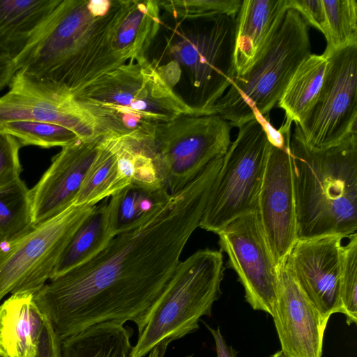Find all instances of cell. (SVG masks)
<instances>
[{
    "label": "cell",
    "instance_id": "obj_17",
    "mask_svg": "<svg viewBox=\"0 0 357 357\" xmlns=\"http://www.w3.org/2000/svg\"><path fill=\"white\" fill-rule=\"evenodd\" d=\"M31 292L11 294L0 305V354L36 357L46 317Z\"/></svg>",
    "mask_w": 357,
    "mask_h": 357
},
{
    "label": "cell",
    "instance_id": "obj_27",
    "mask_svg": "<svg viewBox=\"0 0 357 357\" xmlns=\"http://www.w3.org/2000/svg\"><path fill=\"white\" fill-rule=\"evenodd\" d=\"M326 14L324 36L326 54L357 43V2L355 0H322Z\"/></svg>",
    "mask_w": 357,
    "mask_h": 357
},
{
    "label": "cell",
    "instance_id": "obj_4",
    "mask_svg": "<svg viewBox=\"0 0 357 357\" xmlns=\"http://www.w3.org/2000/svg\"><path fill=\"white\" fill-rule=\"evenodd\" d=\"M100 132L144 136L156 125L182 116H203L180 97L144 56L127 62L74 94Z\"/></svg>",
    "mask_w": 357,
    "mask_h": 357
},
{
    "label": "cell",
    "instance_id": "obj_31",
    "mask_svg": "<svg viewBox=\"0 0 357 357\" xmlns=\"http://www.w3.org/2000/svg\"><path fill=\"white\" fill-rule=\"evenodd\" d=\"M21 146L15 137L0 132V190L20 179L22 169L19 151Z\"/></svg>",
    "mask_w": 357,
    "mask_h": 357
},
{
    "label": "cell",
    "instance_id": "obj_15",
    "mask_svg": "<svg viewBox=\"0 0 357 357\" xmlns=\"http://www.w3.org/2000/svg\"><path fill=\"white\" fill-rule=\"evenodd\" d=\"M344 238L297 239L284 265L327 321L343 313L340 298V254Z\"/></svg>",
    "mask_w": 357,
    "mask_h": 357
},
{
    "label": "cell",
    "instance_id": "obj_12",
    "mask_svg": "<svg viewBox=\"0 0 357 357\" xmlns=\"http://www.w3.org/2000/svg\"><path fill=\"white\" fill-rule=\"evenodd\" d=\"M8 91L0 97V126L18 121L61 125L79 138L100 133L93 116L66 87L16 71Z\"/></svg>",
    "mask_w": 357,
    "mask_h": 357
},
{
    "label": "cell",
    "instance_id": "obj_7",
    "mask_svg": "<svg viewBox=\"0 0 357 357\" xmlns=\"http://www.w3.org/2000/svg\"><path fill=\"white\" fill-rule=\"evenodd\" d=\"M266 119H255L238 128L222 157L199 227L217 234L234 220L257 211L272 145Z\"/></svg>",
    "mask_w": 357,
    "mask_h": 357
},
{
    "label": "cell",
    "instance_id": "obj_13",
    "mask_svg": "<svg viewBox=\"0 0 357 357\" xmlns=\"http://www.w3.org/2000/svg\"><path fill=\"white\" fill-rule=\"evenodd\" d=\"M257 211L280 271L298 239L290 142L281 147L271 145Z\"/></svg>",
    "mask_w": 357,
    "mask_h": 357
},
{
    "label": "cell",
    "instance_id": "obj_28",
    "mask_svg": "<svg viewBox=\"0 0 357 357\" xmlns=\"http://www.w3.org/2000/svg\"><path fill=\"white\" fill-rule=\"evenodd\" d=\"M0 132L15 137L22 146L33 145L42 148L63 147L79 138L69 128L43 121L8 122L0 126Z\"/></svg>",
    "mask_w": 357,
    "mask_h": 357
},
{
    "label": "cell",
    "instance_id": "obj_23",
    "mask_svg": "<svg viewBox=\"0 0 357 357\" xmlns=\"http://www.w3.org/2000/svg\"><path fill=\"white\" fill-rule=\"evenodd\" d=\"M108 200L107 198L97 204L75 231L61 255L51 278L89 261L113 238L108 225Z\"/></svg>",
    "mask_w": 357,
    "mask_h": 357
},
{
    "label": "cell",
    "instance_id": "obj_24",
    "mask_svg": "<svg viewBox=\"0 0 357 357\" xmlns=\"http://www.w3.org/2000/svg\"><path fill=\"white\" fill-rule=\"evenodd\" d=\"M123 137L110 132L75 199V205H96L127 186L118 165L119 149Z\"/></svg>",
    "mask_w": 357,
    "mask_h": 357
},
{
    "label": "cell",
    "instance_id": "obj_19",
    "mask_svg": "<svg viewBox=\"0 0 357 357\" xmlns=\"http://www.w3.org/2000/svg\"><path fill=\"white\" fill-rule=\"evenodd\" d=\"M160 4L155 0H121L110 31L114 54L124 64L145 56L160 25Z\"/></svg>",
    "mask_w": 357,
    "mask_h": 357
},
{
    "label": "cell",
    "instance_id": "obj_5",
    "mask_svg": "<svg viewBox=\"0 0 357 357\" xmlns=\"http://www.w3.org/2000/svg\"><path fill=\"white\" fill-rule=\"evenodd\" d=\"M310 54L308 25L289 8L250 67L243 75H235L215 104V114L237 128L267 116Z\"/></svg>",
    "mask_w": 357,
    "mask_h": 357
},
{
    "label": "cell",
    "instance_id": "obj_20",
    "mask_svg": "<svg viewBox=\"0 0 357 357\" xmlns=\"http://www.w3.org/2000/svg\"><path fill=\"white\" fill-rule=\"evenodd\" d=\"M60 0H0V56L14 60Z\"/></svg>",
    "mask_w": 357,
    "mask_h": 357
},
{
    "label": "cell",
    "instance_id": "obj_9",
    "mask_svg": "<svg viewBox=\"0 0 357 357\" xmlns=\"http://www.w3.org/2000/svg\"><path fill=\"white\" fill-rule=\"evenodd\" d=\"M94 206H69L0 242V302L9 294L37 293L51 278L71 237Z\"/></svg>",
    "mask_w": 357,
    "mask_h": 357
},
{
    "label": "cell",
    "instance_id": "obj_6",
    "mask_svg": "<svg viewBox=\"0 0 357 357\" xmlns=\"http://www.w3.org/2000/svg\"><path fill=\"white\" fill-rule=\"evenodd\" d=\"M224 270L220 250H199L181 261L129 357H165L170 343L197 331L221 295Z\"/></svg>",
    "mask_w": 357,
    "mask_h": 357
},
{
    "label": "cell",
    "instance_id": "obj_10",
    "mask_svg": "<svg viewBox=\"0 0 357 357\" xmlns=\"http://www.w3.org/2000/svg\"><path fill=\"white\" fill-rule=\"evenodd\" d=\"M322 54L327 65L321 87L298 123L304 141L315 148L357 133V43Z\"/></svg>",
    "mask_w": 357,
    "mask_h": 357
},
{
    "label": "cell",
    "instance_id": "obj_32",
    "mask_svg": "<svg viewBox=\"0 0 357 357\" xmlns=\"http://www.w3.org/2000/svg\"><path fill=\"white\" fill-rule=\"evenodd\" d=\"M289 8L296 10L308 26L323 34L326 27V14L322 0H288Z\"/></svg>",
    "mask_w": 357,
    "mask_h": 357
},
{
    "label": "cell",
    "instance_id": "obj_26",
    "mask_svg": "<svg viewBox=\"0 0 357 357\" xmlns=\"http://www.w3.org/2000/svg\"><path fill=\"white\" fill-rule=\"evenodd\" d=\"M31 225L29 189L20 178L0 190V242L13 238Z\"/></svg>",
    "mask_w": 357,
    "mask_h": 357
},
{
    "label": "cell",
    "instance_id": "obj_22",
    "mask_svg": "<svg viewBox=\"0 0 357 357\" xmlns=\"http://www.w3.org/2000/svg\"><path fill=\"white\" fill-rule=\"evenodd\" d=\"M133 330L108 321L61 340V357H129Z\"/></svg>",
    "mask_w": 357,
    "mask_h": 357
},
{
    "label": "cell",
    "instance_id": "obj_29",
    "mask_svg": "<svg viewBox=\"0 0 357 357\" xmlns=\"http://www.w3.org/2000/svg\"><path fill=\"white\" fill-rule=\"evenodd\" d=\"M340 254V298L347 324L357 322V234L349 237Z\"/></svg>",
    "mask_w": 357,
    "mask_h": 357
},
{
    "label": "cell",
    "instance_id": "obj_2",
    "mask_svg": "<svg viewBox=\"0 0 357 357\" xmlns=\"http://www.w3.org/2000/svg\"><path fill=\"white\" fill-rule=\"evenodd\" d=\"M121 0H60L13 60L16 71L63 86L73 95L123 63L110 31Z\"/></svg>",
    "mask_w": 357,
    "mask_h": 357
},
{
    "label": "cell",
    "instance_id": "obj_18",
    "mask_svg": "<svg viewBox=\"0 0 357 357\" xmlns=\"http://www.w3.org/2000/svg\"><path fill=\"white\" fill-rule=\"evenodd\" d=\"M288 8V0L242 1L236 17V75L245 73L256 60Z\"/></svg>",
    "mask_w": 357,
    "mask_h": 357
},
{
    "label": "cell",
    "instance_id": "obj_14",
    "mask_svg": "<svg viewBox=\"0 0 357 357\" xmlns=\"http://www.w3.org/2000/svg\"><path fill=\"white\" fill-rule=\"evenodd\" d=\"M110 132L79 138L62 147L38 183L29 189L32 224L46 220L74 203Z\"/></svg>",
    "mask_w": 357,
    "mask_h": 357
},
{
    "label": "cell",
    "instance_id": "obj_37",
    "mask_svg": "<svg viewBox=\"0 0 357 357\" xmlns=\"http://www.w3.org/2000/svg\"><path fill=\"white\" fill-rule=\"evenodd\" d=\"M185 357H192V355H190V356H187Z\"/></svg>",
    "mask_w": 357,
    "mask_h": 357
},
{
    "label": "cell",
    "instance_id": "obj_35",
    "mask_svg": "<svg viewBox=\"0 0 357 357\" xmlns=\"http://www.w3.org/2000/svg\"><path fill=\"white\" fill-rule=\"evenodd\" d=\"M15 73L13 61L0 56V91L9 85Z\"/></svg>",
    "mask_w": 357,
    "mask_h": 357
},
{
    "label": "cell",
    "instance_id": "obj_30",
    "mask_svg": "<svg viewBox=\"0 0 357 357\" xmlns=\"http://www.w3.org/2000/svg\"><path fill=\"white\" fill-rule=\"evenodd\" d=\"M241 0H169L159 1L160 8L177 19L194 20L213 14L236 17Z\"/></svg>",
    "mask_w": 357,
    "mask_h": 357
},
{
    "label": "cell",
    "instance_id": "obj_25",
    "mask_svg": "<svg viewBox=\"0 0 357 357\" xmlns=\"http://www.w3.org/2000/svg\"><path fill=\"white\" fill-rule=\"evenodd\" d=\"M327 65L323 55L310 54L294 73L277 105L285 112V121L298 124L315 101Z\"/></svg>",
    "mask_w": 357,
    "mask_h": 357
},
{
    "label": "cell",
    "instance_id": "obj_36",
    "mask_svg": "<svg viewBox=\"0 0 357 357\" xmlns=\"http://www.w3.org/2000/svg\"><path fill=\"white\" fill-rule=\"evenodd\" d=\"M271 357H286V356L282 353V351L280 350V351H278L277 352L273 354L272 356H271Z\"/></svg>",
    "mask_w": 357,
    "mask_h": 357
},
{
    "label": "cell",
    "instance_id": "obj_33",
    "mask_svg": "<svg viewBox=\"0 0 357 357\" xmlns=\"http://www.w3.org/2000/svg\"><path fill=\"white\" fill-rule=\"evenodd\" d=\"M36 357H61V339L47 318Z\"/></svg>",
    "mask_w": 357,
    "mask_h": 357
},
{
    "label": "cell",
    "instance_id": "obj_3",
    "mask_svg": "<svg viewBox=\"0 0 357 357\" xmlns=\"http://www.w3.org/2000/svg\"><path fill=\"white\" fill-rule=\"evenodd\" d=\"M297 238L349 237L357 230V133L323 148L296 124L290 141Z\"/></svg>",
    "mask_w": 357,
    "mask_h": 357
},
{
    "label": "cell",
    "instance_id": "obj_34",
    "mask_svg": "<svg viewBox=\"0 0 357 357\" xmlns=\"http://www.w3.org/2000/svg\"><path fill=\"white\" fill-rule=\"evenodd\" d=\"M204 324L210 331L215 340L217 357H236L237 352L231 346H229L226 344L220 328H218L215 329L207 325L205 322H204Z\"/></svg>",
    "mask_w": 357,
    "mask_h": 357
},
{
    "label": "cell",
    "instance_id": "obj_1",
    "mask_svg": "<svg viewBox=\"0 0 357 357\" xmlns=\"http://www.w3.org/2000/svg\"><path fill=\"white\" fill-rule=\"evenodd\" d=\"M220 166L210 162L135 228L84 264L51 278L35 301L62 340L93 325L132 321L139 334L199 227Z\"/></svg>",
    "mask_w": 357,
    "mask_h": 357
},
{
    "label": "cell",
    "instance_id": "obj_8",
    "mask_svg": "<svg viewBox=\"0 0 357 357\" xmlns=\"http://www.w3.org/2000/svg\"><path fill=\"white\" fill-rule=\"evenodd\" d=\"M231 126L218 114L182 116L140 139L171 195L191 182L231 144Z\"/></svg>",
    "mask_w": 357,
    "mask_h": 357
},
{
    "label": "cell",
    "instance_id": "obj_11",
    "mask_svg": "<svg viewBox=\"0 0 357 357\" xmlns=\"http://www.w3.org/2000/svg\"><path fill=\"white\" fill-rule=\"evenodd\" d=\"M220 251L237 274L245 301L271 317L276 303L279 270L268 245L257 211L238 218L218 234Z\"/></svg>",
    "mask_w": 357,
    "mask_h": 357
},
{
    "label": "cell",
    "instance_id": "obj_21",
    "mask_svg": "<svg viewBox=\"0 0 357 357\" xmlns=\"http://www.w3.org/2000/svg\"><path fill=\"white\" fill-rule=\"evenodd\" d=\"M165 185L130 183L108 200V225L112 237L135 228L169 199Z\"/></svg>",
    "mask_w": 357,
    "mask_h": 357
},
{
    "label": "cell",
    "instance_id": "obj_16",
    "mask_svg": "<svg viewBox=\"0 0 357 357\" xmlns=\"http://www.w3.org/2000/svg\"><path fill=\"white\" fill-rule=\"evenodd\" d=\"M272 317L286 357H321L328 321L285 265L279 271Z\"/></svg>",
    "mask_w": 357,
    "mask_h": 357
},
{
    "label": "cell",
    "instance_id": "obj_38",
    "mask_svg": "<svg viewBox=\"0 0 357 357\" xmlns=\"http://www.w3.org/2000/svg\"><path fill=\"white\" fill-rule=\"evenodd\" d=\"M0 357H3V356L0 354Z\"/></svg>",
    "mask_w": 357,
    "mask_h": 357
}]
</instances>
